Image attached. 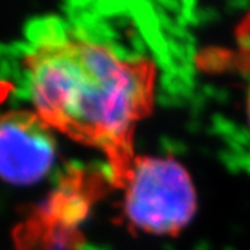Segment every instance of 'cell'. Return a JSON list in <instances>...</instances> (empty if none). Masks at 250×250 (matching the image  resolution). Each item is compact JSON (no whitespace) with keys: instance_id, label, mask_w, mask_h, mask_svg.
I'll use <instances>...</instances> for the list:
<instances>
[{"instance_id":"1","label":"cell","mask_w":250,"mask_h":250,"mask_svg":"<svg viewBox=\"0 0 250 250\" xmlns=\"http://www.w3.org/2000/svg\"><path fill=\"white\" fill-rule=\"evenodd\" d=\"M30 98L53 131L100 149L113 186L124 188L136 160L134 131L151 115L157 69L82 38L45 40L24 58Z\"/></svg>"},{"instance_id":"2","label":"cell","mask_w":250,"mask_h":250,"mask_svg":"<svg viewBox=\"0 0 250 250\" xmlns=\"http://www.w3.org/2000/svg\"><path fill=\"white\" fill-rule=\"evenodd\" d=\"M124 190L125 219L154 235H178L198 204L190 173L172 157H136Z\"/></svg>"},{"instance_id":"3","label":"cell","mask_w":250,"mask_h":250,"mask_svg":"<svg viewBox=\"0 0 250 250\" xmlns=\"http://www.w3.org/2000/svg\"><path fill=\"white\" fill-rule=\"evenodd\" d=\"M56 160L53 130L35 110L0 115V180L29 186L47 176Z\"/></svg>"},{"instance_id":"4","label":"cell","mask_w":250,"mask_h":250,"mask_svg":"<svg viewBox=\"0 0 250 250\" xmlns=\"http://www.w3.org/2000/svg\"><path fill=\"white\" fill-rule=\"evenodd\" d=\"M240 48V103L237 121L232 122L229 144L241 169L250 170V17L238 35Z\"/></svg>"}]
</instances>
